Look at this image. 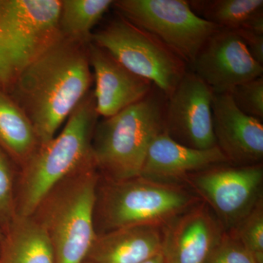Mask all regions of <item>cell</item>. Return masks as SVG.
Instances as JSON below:
<instances>
[{
  "label": "cell",
  "instance_id": "cell-28",
  "mask_svg": "<svg viewBox=\"0 0 263 263\" xmlns=\"http://www.w3.org/2000/svg\"><path fill=\"white\" fill-rule=\"evenodd\" d=\"M3 237H4V234H3V232L0 230V247H1L2 242H3Z\"/></svg>",
  "mask_w": 263,
  "mask_h": 263
},
{
  "label": "cell",
  "instance_id": "cell-5",
  "mask_svg": "<svg viewBox=\"0 0 263 263\" xmlns=\"http://www.w3.org/2000/svg\"><path fill=\"white\" fill-rule=\"evenodd\" d=\"M98 117L91 89L74 109L60 133L41 145L19 170L15 195L16 216L32 215L55 184L92 157L91 141Z\"/></svg>",
  "mask_w": 263,
  "mask_h": 263
},
{
  "label": "cell",
  "instance_id": "cell-4",
  "mask_svg": "<svg viewBox=\"0 0 263 263\" xmlns=\"http://www.w3.org/2000/svg\"><path fill=\"white\" fill-rule=\"evenodd\" d=\"M200 201L181 183L142 176L122 180L100 176L95 205V233L138 226L163 228Z\"/></svg>",
  "mask_w": 263,
  "mask_h": 263
},
{
  "label": "cell",
  "instance_id": "cell-2",
  "mask_svg": "<svg viewBox=\"0 0 263 263\" xmlns=\"http://www.w3.org/2000/svg\"><path fill=\"white\" fill-rule=\"evenodd\" d=\"M92 157L59 181L32 215L51 242L55 263H83L96 237L94 212L100 179Z\"/></svg>",
  "mask_w": 263,
  "mask_h": 263
},
{
  "label": "cell",
  "instance_id": "cell-12",
  "mask_svg": "<svg viewBox=\"0 0 263 263\" xmlns=\"http://www.w3.org/2000/svg\"><path fill=\"white\" fill-rule=\"evenodd\" d=\"M165 263H206L224 230L202 200L162 228Z\"/></svg>",
  "mask_w": 263,
  "mask_h": 263
},
{
  "label": "cell",
  "instance_id": "cell-16",
  "mask_svg": "<svg viewBox=\"0 0 263 263\" xmlns=\"http://www.w3.org/2000/svg\"><path fill=\"white\" fill-rule=\"evenodd\" d=\"M161 227H127L96 235L85 261L91 263H141L162 252Z\"/></svg>",
  "mask_w": 263,
  "mask_h": 263
},
{
  "label": "cell",
  "instance_id": "cell-1",
  "mask_svg": "<svg viewBox=\"0 0 263 263\" xmlns=\"http://www.w3.org/2000/svg\"><path fill=\"white\" fill-rule=\"evenodd\" d=\"M88 44L62 35L19 71L7 90L32 123L41 145L57 136L91 90Z\"/></svg>",
  "mask_w": 263,
  "mask_h": 263
},
{
  "label": "cell",
  "instance_id": "cell-27",
  "mask_svg": "<svg viewBox=\"0 0 263 263\" xmlns=\"http://www.w3.org/2000/svg\"><path fill=\"white\" fill-rule=\"evenodd\" d=\"M141 263H165V262H164L163 254L162 252H160V254H157L152 258L147 259V260Z\"/></svg>",
  "mask_w": 263,
  "mask_h": 263
},
{
  "label": "cell",
  "instance_id": "cell-26",
  "mask_svg": "<svg viewBox=\"0 0 263 263\" xmlns=\"http://www.w3.org/2000/svg\"><path fill=\"white\" fill-rule=\"evenodd\" d=\"M13 78L14 72L0 37V87L7 91L13 80Z\"/></svg>",
  "mask_w": 263,
  "mask_h": 263
},
{
  "label": "cell",
  "instance_id": "cell-30",
  "mask_svg": "<svg viewBox=\"0 0 263 263\" xmlns=\"http://www.w3.org/2000/svg\"><path fill=\"white\" fill-rule=\"evenodd\" d=\"M0 88H1V87H0ZM1 89H2V88H1Z\"/></svg>",
  "mask_w": 263,
  "mask_h": 263
},
{
  "label": "cell",
  "instance_id": "cell-24",
  "mask_svg": "<svg viewBox=\"0 0 263 263\" xmlns=\"http://www.w3.org/2000/svg\"><path fill=\"white\" fill-rule=\"evenodd\" d=\"M206 263H257L230 232L224 231Z\"/></svg>",
  "mask_w": 263,
  "mask_h": 263
},
{
  "label": "cell",
  "instance_id": "cell-6",
  "mask_svg": "<svg viewBox=\"0 0 263 263\" xmlns=\"http://www.w3.org/2000/svg\"><path fill=\"white\" fill-rule=\"evenodd\" d=\"M117 15L93 32L91 42L133 73L152 81L167 98L188 70L187 64L152 33Z\"/></svg>",
  "mask_w": 263,
  "mask_h": 263
},
{
  "label": "cell",
  "instance_id": "cell-19",
  "mask_svg": "<svg viewBox=\"0 0 263 263\" xmlns=\"http://www.w3.org/2000/svg\"><path fill=\"white\" fill-rule=\"evenodd\" d=\"M114 0H62L59 28L64 37L88 44L92 30Z\"/></svg>",
  "mask_w": 263,
  "mask_h": 263
},
{
  "label": "cell",
  "instance_id": "cell-13",
  "mask_svg": "<svg viewBox=\"0 0 263 263\" xmlns=\"http://www.w3.org/2000/svg\"><path fill=\"white\" fill-rule=\"evenodd\" d=\"M212 119L216 146L230 164L262 163V121L242 112L230 93L214 94Z\"/></svg>",
  "mask_w": 263,
  "mask_h": 263
},
{
  "label": "cell",
  "instance_id": "cell-25",
  "mask_svg": "<svg viewBox=\"0 0 263 263\" xmlns=\"http://www.w3.org/2000/svg\"><path fill=\"white\" fill-rule=\"evenodd\" d=\"M232 31H234L241 38L254 60L263 65V34L245 29Z\"/></svg>",
  "mask_w": 263,
  "mask_h": 263
},
{
  "label": "cell",
  "instance_id": "cell-15",
  "mask_svg": "<svg viewBox=\"0 0 263 263\" xmlns=\"http://www.w3.org/2000/svg\"><path fill=\"white\" fill-rule=\"evenodd\" d=\"M223 164L230 163L217 146L195 149L174 141L164 131L148 147L140 176L181 183L189 175Z\"/></svg>",
  "mask_w": 263,
  "mask_h": 263
},
{
  "label": "cell",
  "instance_id": "cell-14",
  "mask_svg": "<svg viewBox=\"0 0 263 263\" xmlns=\"http://www.w3.org/2000/svg\"><path fill=\"white\" fill-rule=\"evenodd\" d=\"M88 53L95 83V105L99 117L119 113L149 94L153 83L133 73L110 53L90 41Z\"/></svg>",
  "mask_w": 263,
  "mask_h": 263
},
{
  "label": "cell",
  "instance_id": "cell-23",
  "mask_svg": "<svg viewBox=\"0 0 263 263\" xmlns=\"http://www.w3.org/2000/svg\"><path fill=\"white\" fill-rule=\"evenodd\" d=\"M230 95L243 113L263 120V77L235 86Z\"/></svg>",
  "mask_w": 263,
  "mask_h": 263
},
{
  "label": "cell",
  "instance_id": "cell-17",
  "mask_svg": "<svg viewBox=\"0 0 263 263\" xmlns=\"http://www.w3.org/2000/svg\"><path fill=\"white\" fill-rule=\"evenodd\" d=\"M3 234L0 263H55L51 242L32 216H15Z\"/></svg>",
  "mask_w": 263,
  "mask_h": 263
},
{
  "label": "cell",
  "instance_id": "cell-20",
  "mask_svg": "<svg viewBox=\"0 0 263 263\" xmlns=\"http://www.w3.org/2000/svg\"><path fill=\"white\" fill-rule=\"evenodd\" d=\"M189 3L200 18L229 30L243 28L263 11L262 0H197Z\"/></svg>",
  "mask_w": 263,
  "mask_h": 263
},
{
  "label": "cell",
  "instance_id": "cell-7",
  "mask_svg": "<svg viewBox=\"0 0 263 263\" xmlns=\"http://www.w3.org/2000/svg\"><path fill=\"white\" fill-rule=\"evenodd\" d=\"M112 7L160 39L188 66L220 29L198 16L185 0H117Z\"/></svg>",
  "mask_w": 263,
  "mask_h": 263
},
{
  "label": "cell",
  "instance_id": "cell-29",
  "mask_svg": "<svg viewBox=\"0 0 263 263\" xmlns=\"http://www.w3.org/2000/svg\"><path fill=\"white\" fill-rule=\"evenodd\" d=\"M83 263H91V262H86V261H84V262H83Z\"/></svg>",
  "mask_w": 263,
  "mask_h": 263
},
{
  "label": "cell",
  "instance_id": "cell-8",
  "mask_svg": "<svg viewBox=\"0 0 263 263\" xmlns=\"http://www.w3.org/2000/svg\"><path fill=\"white\" fill-rule=\"evenodd\" d=\"M181 184L207 204L228 231L263 200V164H219L189 175Z\"/></svg>",
  "mask_w": 263,
  "mask_h": 263
},
{
  "label": "cell",
  "instance_id": "cell-18",
  "mask_svg": "<svg viewBox=\"0 0 263 263\" xmlns=\"http://www.w3.org/2000/svg\"><path fill=\"white\" fill-rule=\"evenodd\" d=\"M41 145L28 118L10 95L0 88V148L20 170Z\"/></svg>",
  "mask_w": 263,
  "mask_h": 263
},
{
  "label": "cell",
  "instance_id": "cell-10",
  "mask_svg": "<svg viewBox=\"0 0 263 263\" xmlns=\"http://www.w3.org/2000/svg\"><path fill=\"white\" fill-rule=\"evenodd\" d=\"M214 93L192 71H186L167 97L164 132L174 141L195 149L216 146L213 128Z\"/></svg>",
  "mask_w": 263,
  "mask_h": 263
},
{
  "label": "cell",
  "instance_id": "cell-21",
  "mask_svg": "<svg viewBox=\"0 0 263 263\" xmlns=\"http://www.w3.org/2000/svg\"><path fill=\"white\" fill-rule=\"evenodd\" d=\"M19 167L0 148V230L5 233L16 216L15 195Z\"/></svg>",
  "mask_w": 263,
  "mask_h": 263
},
{
  "label": "cell",
  "instance_id": "cell-22",
  "mask_svg": "<svg viewBox=\"0 0 263 263\" xmlns=\"http://www.w3.org/2000/svg\"><path fill=\"white\" fill-rule=\"evenodd\" d=\"M228 231L239 240L257 263H263V200Z\"/></svg>",
  "mask_w": 263,
  "mask_h": 263
},
{
  "label": "cell",
  "instance_id": "cell-9",
  "mask_svg": "<svg viewBox=\"0 0 263 263\" xmlns=\"http://www.w3.org/2000/svg\"><path fill=\"white\" fill-rule=\"evenodd\" d=\"M61 3L62 0H0V37L14 77L61 37Z\"/></svg>",
  "mask_w": 263,
  "mask_h": 263
},
{
  "label": "cell",
  "instance_id": "cell-3",
  "mask_svg": "<svg viewBox=\"0 0 263 263\" xmlns=\"http://www.w3.org/2000/svg\"><path fill=\"white\" fill-rule=\"evenodd\" d=\"M167 98L154 86L138 103L98 121L91 155L100 177L122 180L141 175L148 147L164 131Z\"/></svg>",
  "mask_w": 263,
  "mask_h": 263
},
{
  "label": "cell",
  "instance_id": "cell-11",
  "mask_svg": "<svg viewBox=\"0 0 263 263\" xmlns=\"http://www.w3.org/2000/svg\"><path fill=\"white\" fill-rule=\"evenodd\" d=\"M188 67L218 95L230 93L235 86L263 75V65L239 35L221 28L207 40Z\"/></svg>",
  "mask_w": 263,
  "mask_h": 263
}]
</instances>
